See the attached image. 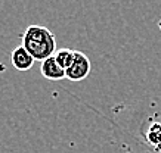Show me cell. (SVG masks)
Wrapping results in <instances>:
<instances>
[{
  "instance_id": "6da1fadb",
  "label": "cell",
  "mask_w": 161,
  "mask_h": 153,
  "mask_svg": "<svg viewBox=\"0 0 161 153\" xmlns=\"http://www.w3.org/2000/svg\"><path fill=\"white\" fill-rule=\"evenodd\" d=\"M22 46L34 60L43 62L56 52V40L53 33L42 25H30L22 34Z\"/></svg>"
},
{
  "instance_id": "7a4b0ae2",
  "label": "cell",
  "mask_w": 161,
  "mask_h": 153,
  "mask_svg": "<svg viewBox=\"0 0 161 153\" xmlns=\"http://www.w3.org/2000/svg\"><path fill=\"white\" fill-rule=\"evenodd\" d=\"M90 69H92V64L90 59L83 53V52H78L75 50V58L74 62L71 64L69 68L65 69V78H68L69 81H81L90 74Z\"/></svg>"
},
{
  "instance_id": "3957f363",
  "label": "cell",
  "mask_w": 161,
  "mask_h": 153,
  "mask_svg": "<svg viewBox=\"0 0 161 153\" xmlns=\"http://www.w3.org/2000/svg\"><path fill=\"white\" fill-rule=\"evenodd\" d=\"M10 60H12L14 68L18 69V71H28L30 68H33V65L36 62L34 58L28 53V50L25 49L22 44L15 47V50L12 52Z\"/></svg>"
},
{
  "instance_id": "277c9868",
  "label": "cell",
  "mask_w": 161,
  "mask_h": 153,
  "mask_svg": "<svg viewBox=\"0 0 161 153\" xmlns=\"http://www.w3.org/2000/svg\"><path fill=\"white\" fill-rule=\"evenodd\" d=\"M40 72H42L44 78L52 79V81H59V79L65 78V69L59 66L55 56H50V58H47V59H44L42 62Z\"/></svg>"
},
{
  "instance_id": "5b68a950",
  "label": "cell",
  "mask_w": 161,
  "mask_h": 153,
  "mask_svg": "<svg viewBox=\"0 0 161 153\" xmlns=\"http://www.w3.org/2000/svg\"><path fill=\"white\" fill-rule=\"evenodd\" d=\"M55 59L59 64V66L64 69H67L71 66V64L74 62V58H75V50L73 49H59L55 52Z\"/></svg>"
},
{
  "instance_id": "8992f818",
  "label": "cell",
  "mask_w": 161,
  "mask_h": 153,
  "mask_svg": "<svg viewBox=\"0 0 161 153\" xmlns=\"http://www.w3.org/2000/svg\"><path fill=\"white\" fill-rule=\"evenodd\" d=\"M147 140L151 146L158 147L161 144V124L160 122H152L147 131Z\"/></svg>"
}]
</instances>
